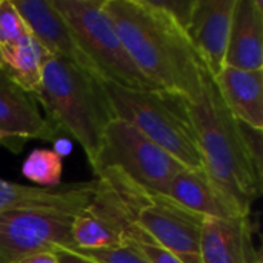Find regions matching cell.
<instances>
[{
    "instance_id": "6da1fadb",
    "label": "cell",
    "mask_w": 263,
    "mask_h": 263,
    "mask_svg": "<svg viewBox=\"0 0 263 263\" xmlns=\"http://www.w3.org/2000/svg\"><path fill=\"white\" fill-rule=\"evenodd\" d=\"M129 59L157 89L194 100L206 72L185 29L154 0H103Z\"/></svg>"
},
{
    "instance_id": "7a4b0ae2",
    "label": "cell",
    "mask_w": 263,
    "mask_h": 263,
    "mask_svg": "<svg viewBox=\"0 0 263 263\" xmlns=\"http://www.w3.org/2000/svg\"><path fill=\"white\" fill-rule=\"evenodd\" d=\"M190 109L203 171L242 216H250L253 203L262 194L263 180L256 174L237 122L222 102L208 71L203 76L200 94L190 100Z\"/></svg>"
},
{
    "instance_id": "3957f363",
    "label": "cell",
    "mask_w": 263,
    "mask_h": 263,
    "mask_svg": "<svg viewBox=\"0 0 263 263\" xmlns=\"http://www.w3.org/2000/svg\"><path fill=\"white\" fill-rule=\"evenodd\" d=\"M32 96L54 134L74 139L91 165L105 128L116 119L103 80L69 60L46 54L42 80Z\"/></svg>"
},
{
    "instance_id": "277c9868",
    "label": "cell",
    "mask_w": 263,
    "mask_h": 263,
    "mask_svg": "<svg viewBox=\"0 0 263 263\" xmlns=\"http://www.w3.org/2000/svg\"><path fill=\"white\" fill-rule=\"evenodd\" d=\"M103 85L116 119L137 128L183 166L203 170L190 100L185 96L157 88Z\"/></svg>"
},
{
    "instance_id": "5b68a950",
    "label": "cell",
    "mask_w": 263,
    "mask_h": 263,
    "mask_svg": "<svg viewBox=\"0 0 263 263\" xmlns=\"http://www.w3.org/2000/svg\"><path fill=\"white\" fill-rule=\"evenodd\" d=\"M120 203L126 217L156 245L183 263H202L200 234L205 217L194 214L165 194L149 191L119 168L96 174Z\"/></svg>"
},
{
    "instance_id": "8992f818",
    "label": "cell",
    "mask_w": 263,
    "mask_h": 263,
    "mask_svg": "<svg viewBox=\"0 0 263 263\" xmlns=\"http://www.w3.org/2000/svg\"><path fill=\"white\" fill-rule=\"evenodd\" d=\"M82 54L92 71L106 83L131 89L154 88L129 59L103 0H54Z\"/></svg>"
},
{
    "instance_id": "52a82bcc",
    "label": "cell",
    "mask_w": 263,
    "mask_h": 263,
    "mask_svg": "<svg viewBox=\"0 0 263 263\" xmlns=\"http://www.w3.org/2000/svg\"><path fill=\"white\" fill-rule=\"evenodd\" d=\"M89 166L94 176L105 168H119L140 186L160 194H165L170 182L186 168L120 119L111 120L105 128L99 151Z\"/></svg>"
},
{
    "instance_id": "ba28073f",
    "label": "cell",
    "mask_w": 263,
    "mask_h": 263,
    "mask_svg": "<svg viewBox=\"0 0 263 263\" xmlns=\"http://www.w3.org/2000/svg\"><path fill=\"white\" fill-rule=\"evenodd\" d=\"M72 217L35 210L0 213V263H17L60 248L71 250Z\"/></svg>"
},
{
    "instance_id": "9c48e42d",
    "label": "cell",
    "mask_w": 263,
    "mask_h": 263,
    "mask_svg": "<svg viewBox=\"0 0 263 263\" xmlns=\"http://www.w3.org/2000/svg\"><path fill=\"white\" fill-rule=\"evenodd\" d=\"M29 140L54 142L55 134L34 96L0 68V146L18 154Z\"/></svg>"
},
{
    "instance_id": "30bf717a",
    "label": "cell",
    "mask_w": 263,
    "mask_h": 263,
    "mask_svg": "<svg viewBox=\"0 0 263 263\" xmlns=\"http://www.w3.org/2000/svg\"><path fill=\"white\" fill-rule=\"evenodd\" d=\"M236 0H194L185 32L205 69L216 77L225 68Z\"/></svg>"
},
{
    "instance_id": "8fae6325",
    "label": "cell",
    "mask_w": 263,
    "mask_h": 263,
    "mask_svg": "<svg viewBox=\"0 0 263 263\" xmlns=\"http://www.w3.org/2000/svg\"><path fill=\"white\" fill-rule=\"evenodd\" d=\"M94 188L96 180L40 188L0 179V213L35 210L76 216L89 205Z\"/></svg>"
},
{
    "instance_id": "7c38bea8",
    "label": "cell",
    "mask_w": 263,
    "mask_h": 263,
    "mask_svg": "<svg viewBox=\"0 0 263 263\" xmlns=\"http://www.w3.org/2000/svg\"><path fill=\"white\" fill-rule=\"evenodd\" d=\"M23 17L31 35L51 55L69 60L80 68L96 74L82 54L65 18L55 9L52 2L46 0H12ZM97 76V74H96ZM99 77V76H97Z\"/></svg>"
},
{
    "instance_id": "4fadbf2b",
    "label": "cell",
    "mask_w": 263,
    "mask_h": 263,
    "mask_svg": "<svg viewBox=\"0 0 263 263\" xmlns=\"http://www.w3.org/2000/svg\"><path fill=\"white\" fill-rule=\"evenodd\" d=\"M225 66L263 69V2L236 0Z\"/></svg>"
},
{
    "instance_id": "5bb4252c",
    "label": "cell",
    "mask_w": 263,
    "mask_h": 263,
    "mask_svg": "<svg viewBox=\"0 0 263 263\" xmlns=\"http://www.w3.org/2000/svg\"><path fill=\"white\" fill-rule=\"evenodd\" d=\"M165 196L205 219H233L242 216L239 210L214 186L203 170L185 168L168 185Z\"/></svg>"
},
{
    "instance_id": "9a60e30c",
    "label": "cell",
    "mask_w": 263,
    "mask_h": 263,
    "mask_svg": "<svg viewBox=\"0 0 263 263\" xmlns=\"http://www.w3.org/2000/svg\"><path fill=\"white\" fill-rule=\"evenodd\" d=\"M213 79L230 114L239 122L263 129V69L225 66Z\"/></svg>"
},
{
    "instance_id": "2e32d148",
    "label": "cell",
    "mask_w": 263,
    "mask_h": 263,
    "mask_svg": "<svg viewBox=\"0 0 263 263\" xmlns=\"http://www.w3.org/2000/svg\"><path fill=\"white\" fill-rule=\"evenodd\" d=\"M253 251L248 217L203 220L200 234L202 263H248Z\"/></svg>"
},
{
    "instance_id": "e0dca14e",
    "label": "cell",
    "mask_w": 263,
    "mask_h": 263,
    "mask_svg": "<svg viewBox=\"0 0 263 263\" xmlns=\"http://www.w3.org/2000/svg\"><path fill=\"white\" fill-rule=\"evenodd\" d=\"M46 51L29 34L17 43L0 48V68L25 91L34 92L42 80Z\"/></svg>"
},
{
    "instance_id": "ac0fdd59",
    "label": "cell",
    "mask_w": 263,
    "mask_h": 263,
    "mask_svg": "<svg viewBox=\"0 0 263 263\" xmlns=\"http://www.w3.org/2000/svg\"><path fill=\"white\" fill-rule=\"evenodd\" d=\"M71 239V250H103L126 243L123 234L89 206L72 217Z\"/></svg>"
},
{
    "instance_id": "d6986e66",
    "label": "cell",
    "mask_w": 263,
    "mask_h": 263,
    "mask_svg": "<svg viewBox=\"0 0 263 263\" xmlns=\"http://www.w3.org/2000/svg\"><path fill=\"white\" fill-rule=\"evenodd\" d=\"M22 174L40 188H57L62 185L63 159L52 149H32L22 165Z\"/></svg>"
},
{
    "instance_id": "ffe728a7",
    "label": "cell",
    "mask_w": 263,
    "mask_h": 263,
    "mask_svg": "<svg viewBox=\"0 0 263 263\" xmlns=\"http://www.w3.org/2000/svg\"><path fill=\"white\" fill-rule=\"evenodd\" d=\"M29 29L12 0H0V48L29 35Z\"/></svg>"
},
{
    "instance_id": "44dd1931",
    "label": "cell",
    "mask_w": 263,
    "mask_h": 263,
    "mask_svg": "<svg viewBox=\"0 0 263 263\" xmlns=\"http://www.w3.org/2000/svg\"><path fill=\"white\" fill-rule=\"evenodd\" d=\"M74 251L97 263H149L142 256L140 251H137L129 243L114 248H103V250H74Z\"/></svg>"
},
{
    "instance_id": "7402d4cb",
    "label": "cell",
    "mask_w": 263,
    "mask_h": 263,
    "mask_svg": "<svg viewBox=\"0 0 263 263\" xmlns=\"http://www.w3.org/2000/svg\"><path fill=\"white\" fill-rule=\"evenodd\" d=\"M237 122V129L242 139V143L245 146V151L248 154V159L256 171V174L263 180V143H262V129L253 128L243 122Z\"/></svg>"
},
{
    "instance_id": "603a6c76",
    "label": "cell",
    "mask_w": 263,
    "mask_h": 263,
    "mask_svg": "<svg viewBox=\"0 0 263 263\" xmlns=\"http://www.w3.org/2000/svg\"><path fill=\"white\" fill-rule=\"evenodd\" d=\"M128 243L133 245L137 251H140L142 256L149 263H183L180 262L176 256H173L171 253H168L166 250H163L162 247L156 245L149 239L131 240Z\"/></svg>"
},
{
    "instance_id": "cb8c5ba5",
    "label": "cell",
    "mask_w": 263,
    "mask_h": 263,
    "mask_svg": "<svg viewBox=\"0 0 263 263\" xmlns=\"http://www.w3.org/2000/svg\"><path fill=\"white\" fill-rule=\"evenodd\" d=\"M194 0H154V3L163 9L171 18H174L183 29L188 25L191 8Z\"/></svg>"
},
{
    "instance_id": "d4e9b609",
    "label": "cell",
    "mask_w": 263,
    "mask_h": 263,
    "mask_svg": "<svg viewBox=\"0 0 263 263\" xmlns=\"http://www.w3.org/2000/svg\"><path fill=\"white\" fill-rule=\"evenodd\" d=\"M59 263H97L79 253H76L74 250H69V248H60L57 251H54Z\"/></svg>"
},
{
    "instance_id": "484cf974",
    "label": "cell",
    "mask_w": 263,
    "mask_h": 263,
    "mask_svg": "<svg viewBox=\"0 0 263 263\" xmlns=\"http://www.w3.org/2000/svg\"><path fill=\"white\" fill-rule=\"evenodd\" d=\"M17 263H59V259L54 251H49V253H39V254L29 256Z\"/></svg>"
},
{
    "instance_id": "4316f807",
    "label": "cell",
    "mask_w": 263,
    "mask_h": 263,
    "mask_svg": "<svg viewBox=\"0 0 263 263\" xmlns=\"http://www.w3.org/2000/svg\"><path fill=\"white\" fill-rule=\"evenodd\" d=\"M57 156H60L62 159L69 156L72 151V142L66 137H60L54 140V149H52Z\"/></svg>"
},
{
    "instance_id": "83f0119b",
    "label": "cell",
    "mask_w": 263,
    "mask_h": 263,
    "mask_svg": "<svg viewBox=\"0 0 263 263\" xmlns=\"http://www.w3.org/2000/svg\"><path fill=\"white\" fill-rule=\"evenodd\" d=\"M248 263H263V257H262V253L260 251H253V254L250 256V259H248Z\"/></svg>"
}]
</instances>
